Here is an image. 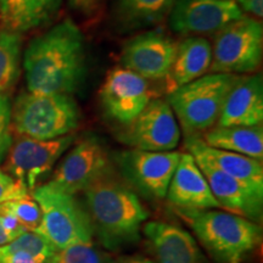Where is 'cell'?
<instances>
[{
    "label": "cell",
    "instance_id": "7a4b0ae2",
    "mask_svg": "<svg viewBox=\"0 0 263 263\" xmlns=\"http://www.w3.org/2000/svg\"><path fill=\"white\" fill-rule=\"evenodd\" d=\"M83 193L85 211L104 248L118 250L140 239L149 211L134 190L110 174Z\"/></svg>",
    "mask_w": 263,
    "mask_h": 263
},
{
    "label": "cell",
    "instance_id": "836d02e7",
    "mask_svg": "<svg viewBox=\"0 0 263 263\" xmlns=\"http://www.w3.org/2000/svg\"><path fill=\"white\" fill-rule=\"evenodd\" d=\"M115 263H156V262L150 258L143 257V256H127V257L120 258Z\"/></svg>",
    "mask_w": 263,
    "mask_h": 263
},
{
    "label": "cell",
    "instance_id": "30bf717a",
    "mask_svg": "<svg viewBox=\"0 0 263 263\" xmlns=\"http://www.w3.org/2000/svg\"><path fill=\"white\" fill-rule=\"evenodd\" d=\"M111 174V160L98 137H85L66 155L55 170L51 184L76 195Z\"/></svg>",
    "mask_w": 263,
    "mask_h": 263
},
{
    "label": "cell",
    "instance_id": "484cf974",
    "mask_svg": "<svg viewBox=\"0 0 263 263\" xmlns=\"http://www.w3.org/2000/svg\"><path fill=\"white\" fill-rule=\"evenodd\" d=\"M59 263H114L110 255L105 254L91 241L76 242L57 252Z\"/></svg>",
    "mask_w": 263,
    "mask_h": 263
},
{
    "label": "cell",
    "instance_id": "ac0fdd59",
    "mask_svg": "<svg viewBox=\"0 0 263 263\" xmlns=\"http://www.w3.org/2000/svg\"><path fill=\"white\" fill-rule=\"evenodd\" d=\"M185 146L196 162L209 163L246 185L263 192V166L259 160L209 146L200 137H186Z\"/></svg>",
    "mask_w": 263,
    "mask_h": 263
},
{
    "label": "cell",
    "instance_id": "ffe728a7",
    "mask_svg": "<svg viewBox=\"0 0 263 263\" xmlns=\"http://www.w3.org/2000/svg\"><path fill=\"white\" fill-rule=\"evenodd\" d=\"M211 61L212 47L205 38L189 37L180 42L167 77L168 93L206 74L211 67Z\"/></svg>",
    "mask_w": 263,
    "mask_h": 263
},
{
    "label": "cell",
    "instance_id": "9a60e30c",
    "mask_svg": "<svg viewBox=\"0 0 263 263\" xmlns=\"http://www.w3.org/2000/svg\"><path fill=\"white\" fill-rule=\"evenodd\" d=\"M143 233L157 263H209L196 240L182 227L151 221L144 224Z\"/></svg>",
    "mask_w": 263,
    "mask_h": 263
},
{
    "label": "cell",
    "instance_id": "d6986e66",
    "mask_svg": "<svg viewBox=\"0 0 263 263\" xmlns=\"http://www.w3.org/2000/svg\"><path fill=\"white\" fill-rule=\"evenodd\" d=\"M263 120L261 74L244 76L230 89L223 105L218 126H259Z\"/></svg>",
    "mask_w": 263,
    "mask_h": 263
},
{
    "label": "cell",
    "instance_id": "6da1fadb",
    "mask_svg": "<svg viewBox=\"0 0 263 263\" xmlns=\"http://www.w3.org/2000/svg\"><path fill=\"white\" fill-rule=\"evenodd\" d=\"M27 91L71 95L85 78V43L81 29L65 20L32 39L24 54Z\"/></svg>",
    "mask_w": 263,
    "mask_h": 263
},
{
    "label": "cell",
    "instance_id": "4316f807",
    "mask_svg": "<svg viewBox=\"0 0 263 263\" xmlns=\"http://www.w3.org/2000/svg\"><path fill=\"white\" fill-rule=\"evenodd\" d=\"M27 230L38 232L42 223L41 207L31 195L2 203Z\"/></svg>",
    "mask_w": 263,
    "mask_h": 263
},
{
    "label": "cell",
    "instance_id": "8fae6325",
    "mask_svg": "<svg viewBox=\"0 0 263 263\" xmlns=\"http://www.w3.org/2000/svg\"><path fill=\"white\" fill-rule=\"evenodd\" d=\"M118 138L132 149L173 151L179 144L180 130L167 100L153 99L130 123L124 126Z\"/></svg>",
    "mask_w": 263,
    "mask_h": 263
},
{
    "label": "cell",
    "instance_id": "277c9868",
    "mask_svg": "<svg viewBox=\"0 0 263 263\" xmlns=\"http://www.w3.org/2000/svg\"><path fill=\"white\" fill-rule=\"evenodd\" d=\"M81 111L71 95L24 91L11 107V128L17 136L51 140L73 133Z\"/></svg>",
    "mask_w": 263,
    "mask_h": 263
},
{
    "label": "cell",
    "instance_id": "1f68e13d",
    "mask_svg": "<svg viewBox=\"0 0 263 263\" xmlns=\"http://www.w3.org/2000/svg\"><path fill=\"white\" fill-rule=\"evenodd\" d=\"M0 263H37L31 256L25 252H5L0 251Z\"/></svg>",
    "mask_w": 263,
    "mask_h": 263
},
{
    "label": "cell",
    "instance_id": "cb8c5ba5",
    "mask_svg": "<svg viewBox=\"0 0 263 263\" xmlns=\"http://www.w3.org/2000/svg\"><path fill=\"white\" fill-rule=\"evenodd\" d=\"M22 38L20 33L0 29V94L8 97L21 73Z\"/></svg>",
    "mask_w": 263,
    "mask_h": 263
},
{
    "label": "cell",
    "instance_id": "4fadbf2b",
    "mask_svg": "<svg viewBox=\"0 0 263 263\" xmlns=\"http://www.w3.org/2000/svg\"><path fill=\"white\" fill-rule=\"evenodd\" d=\"M244 16L234 0H177L170 12V26L178 34H207Z\"/></svg>",
    "mask_w": 263,
    "mask_h": 263
},
{
    "label": "cell",
    "instance_id": "d4e9b609",
    "mask_svg": "<svg viewBox=\"0 0 263 263\" xmlns=\"http://www.w3.org/2000/svg\"><path fill=\"white\" fill-rule=\"evenodd\" d=\"M0 251L5 254L25 252L37 263H45L57 255L58 250L44 235L39 234L38 232L26 230L24 234L11 240L9 244L2 246Z\"/></svg>",
    "mask_w": 263,
    "mask_h": 263
},
{
    "label": "cell",
    "instance_id": "52a82bcc",
    "mask_svg": "<svg viewBox=\"0 0 263 263\" xmlns=\"http://www.w3.org/2000/svg\"><path fill=\"white\" fill-rule=\"evenodd\" d=\"M262 54V24L244 16L217 32L210 70L213 73H252L258 70Z\"/></svg>",
    "mask_w": 263,
    "mask_h": 263
},
{
    "label": "cell",
    "instance_id": "5b68a950",
    "mask_svg": "<svg viewBox=\"0 0 263 263\" xmlns=\"http://www.w3.org/2000/svg\"><path fill=\"white\" fill-rule=\"evenodd\" d=\"M238 77L232 73L203 74L168 93L167 103L186 137H199L215 127Z\"/></svg>",
    "mask_w": 263,
    "mask_h": 263
},
{
    "label": "cell",
    "instance_id": "5bb4252c",
    "mask_svg": "<svg viewBox=\"0 0 263 263\" xmlns=\"http://www.w3.org/2000/svg\"><path fill=\"white\" fill-rule=\"evenodd\" d=\"M177 45L173 39L161 32L141 33L124 45L121 62L124 68L145 80H167Z\"/></svg>",
    "mask_w": 263,
    "mask_h": 263
},
{
    "label": "cell",
    "instance_id": "603a6c76",
    "mask_svg": "<svg viewBox=\"0 0 263 263\" xmlns=\"http://www.w3.org/2000/svg\"><path fill=\"white\" fill-rule=\"evenodd\" d=\"M177 0H117L116 14L121 24L136 28L162 21Z\"/></svg>",
    "mask_w": 263,
    "mask_h": 263
},
{
    "label": "cell",
    "instance_id": "f546056e",
    "mask_svg": "<svg viewBox=\"0 0 263 263\" xmlns=\"http://www.w3.org/2000/svg\"><path fill=\"white\" fill-rule=\"evenodd\" d=\"M0 223H2L3 229L5 230L6 235L9 236L10 241L16 239L21 234H24L26 230H27L11 212L8 211L2 205H0Z\"/></svg>",
    "mask_w": 263,
    "mask_h": 263
},
{
    "label": "cell",
    "instance_id": "7402d4cb",
    "mask_svg": "<svg viewBox=\"0 0 263 263\" xmlns=\"http://www.w3.org/2000/svg\"><path fill=\"white\" fill-rule=\"evenodd\" d=\"M209 146L240 154L256 160L263 157L262 126H216L205 132Z\"/></svg>",
    "mask_w": 263,
    "mask_h": 263
},
{
    "label": "cell",
    "instance_id": "8992f818",
    "mask_svg": "<svg viewBox=\"0 0 263 263\" xmlns=\"http://www.w3.org/2000/svg\"><path fill=\"white\" fill-rule=\"evenodd\" d=\"M32 197L42 211L38 233L44 235L58 251L76 242L93 240L94 230L89 216L74 195L49 182L33 190Z\"/></svg>",
    "mask_w": 263,
    "mask_h": 263
},
{
    "label": "cell",
    "instance_id": "e575fe53",
    "mask_svg": "<svg viewBox=\"0 0 263 263\" xmlns=\"http://www.w3.org/2000/svg\"><path fill=\"white\" fill-rule=\"evenodd\" d=\"M9 242H10V239H9V236L6 235L5 230L3 229V227H2V223H0V248H2V246L6 245V244H9Z\"/></svg>",
    "mask_w": 263,
    "mask_h": 263
},
{
    "label": "cell",
    "instance_id": "44dd1931",
    "mask_svg": "<svg viewBox=\"0 0 263 263\" xmlns=\"http://www.w3.org/2000/svg\"><path fill=\"white\" fill-rule=\"evenodd\" d=\"M62 0H0V24L8 31L24 33L50 22Z\"/></svg>",
    "mask_w": 263,
    "mask_h": 263
},
{
    "label": "cell",
    "instance_id": "3957f363",
    "mask_svg": "<svg viewBox=\"0 0 263 263\" xmlns=\"http://www.w3.org/2000/svg\"><path fill=\"white\" fill-rule=\"evenodd\" d=\"M210 255L221 263H241L261 244L258 223L235 213L213 210H176Z\"/></svg>",
    "mask_w": 263,
    "mask_h": 263
},
{
    "label": "cell",
    "instance_id": "4dcf8cb0",
    "mask_svg": "<svg viewBox=\"0 0 263 263\" xmlns=\"http://www.w3.org/2000/svg\"><path fill=\"white\" fill-rule=\"evenodd\" d=\"M240 4V9L242 11L254 15L255 17H262L263 15V0H236Z\"/></svg>",
    "mask_w": 263,
    "mask_h": 263
},
{
    "label": "cell",
    "instance_id": "2e32d148",
    "mask_svg": "<svg viewBox=\"0 0 263 263\" xmlns=\"http://www.w3.org/2000/svg\"><path fill=\"white\" fill-rule=\"evenodd\" d=\"M221 209L252 222H261L263 192L221 172L209 163L196 162Z\"/></svg>",
    "mask_w": 263,
    "mask_h": 263
},
{
    "label": "cell",
    "instance_id": "d6a6232c",
    "mask_svg": "<svg viewBox=\"0 0 263 263\" xmlns=\"http://www.w3.org/2000/svg\"><path fill=\"white\" fill-rule=\"evenodd\" d=\"M101 0H70V4L72 8H74L78 11L83 12V14L89 15L94 12L99 5H100Z\"/></svg>",
    "mask_w": 263,
    "mask_h": 263
},
{
    "label": "cell",
    "instance_id": "7c38bea8",
    "mask_svg": "<svg viewBox=\"0 0 263 263\" xmlns=\"http://www.w3.org/2000/svg\"><path fill=\"white\" fill-rule=\"evenodd\" d=\"M151 100L153 90L147 80L124 67L111 70L101 85L105 114L122 126L130 123Z\"/></svg>",
    "mask_w": 263,
    "mask_h": 263
},
{
    "label": "cell",
    "instance_id": "d590c367",
    "mask_svg": "<svg viewBox=\"0 0 263 263\" xmlns=\"http://www.w3.org/2000/svg\"><path fill=\"white\" fill-rule=\"evenodd\" d=\"M45 263H59V262H58V259H57V255H55L54 257H51L50 259H49L48 262H45Z\"/></svg>",
    "mask_w": 263,
    "mask_h": 263
},
{
    "label": "cell",
    "instance_id": "83f0119b",
    "mask_svg": "<svg viewBox=\"0 0 263 263\" xmlns=\"http://www.w3.org/2000/svg\"><path fill=\"white\" fill-rule=\"evenodd\" d=\"M11 143V104L9 97L0 94V162L5 159Z\"/></svg>",
    "mask_w": 263,
    "mask_h": 263
},
{
    "label": "cell",
    "instance_id": "ba28073f",
    "mask_svg": "<svg viewBox=\"0 0 263 263\" xmlns=\"http://www.w3.org/2000/svg\"><path fill=\"white\" fill-rule=\"evenodd\" d=\"M179 151L126 150L115 155V162L128 184L150 200L167 195L171 179L178 166Z\"/></svg>",
    "mask_w": 263,
    "mask_h": 263
},
{
    "label": "cell",
    "instance_id": "9c48e42d",
    "mask_svg": "<svg viewBox=\"0 0 263 263\" xmlns=\"http://www.w3.org/2000/svg\"><path fill=\"white\" fill-rule=\"evenodd\" d=\"M74 141L73 133L51 140H37L17 136L15 140L12 139L5 156L6 172L32 193Z\"/></svg>",
    "mask_w": 263,
    "mask_h": 263
},
{
    "label": "cell",
    "instance_id": "e0dca14e",
    "mask_svg": "<svg viewBox=\"0 0 263 263\" xmlns=\"http://www.w3.org/2000/svg\"><path fill=\"white\" fill-rule=\"evenodd\" d=\"M166 197L177 210L221 209L212 195L205 176L189 153L180 156Z\"/></svg>",
    "mask_w": 263,
    "mask_h": 263
},
{
    "label": "cell",
    "instance_id": "f1b7e54d",
    "mask_svg": "<svg viewBox=\"0 0 263 263\" xmlns=\"http://www.w3.org/2000/svg\"><path fill=\"white\" fill-rule=\"evenodd\" d=\"M27 195H29V192L24 184L0 170V205Z\"/></svg>",
    "mask_w": 263,
    "mask_h": 263
}]
</instances>
